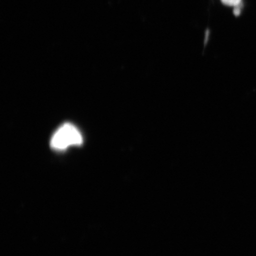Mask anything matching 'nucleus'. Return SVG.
<instances>
[{"instance_id": "3", "label": "nucleus", "mask_w": 256, "mask_h": 256, "mask_svg": "<svg viewBox=\"0 0 256 256\" xmlns=\"http://www.w3.org/2000/svg\"><path fill=\"white\" fill-rule=\"evenodd\" d=\"M241 5L242 4H240L234 8L233 12L236 16H238L240 14V12H241Z\"/></svg>"}, {"instance_id": "2", "label": "nucleus", "mask_w": 256, "mask_h": 256, "mask_svg": "<svg viewBox=\"0 0 256 256\" xmlns=\"http://www.w3.org/2000/svg\"><path fill=\"white\" fill-rule=\"evenodd\" d=\"M242 0H222L224 4L228 6H233V7H236V6L242 4Z\"/></svg>"}, {"instance_id": "1", "label": "nucleus", "mask_w": 256, "mask_h": 256, "mask_svg": "<svg viewBox=\"0 0 256 256\" xmlns=\"http://www.w3.org/2000/svg\"><path fill=\"white\" fill-rule=\"evenodd\" d=\"M82 136L78 128L71 124H65L54 134L50 146L57 151H62L69 146L82 145Z\"/></svg>"}]
</instances>
